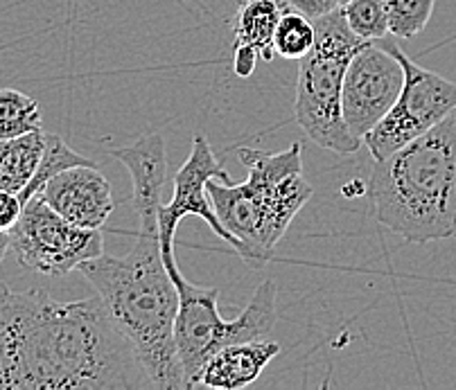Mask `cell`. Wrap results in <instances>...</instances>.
I'll return each instance as SVG.
<instances>
[{"instance_id": "obj_1", "label": "cell", "mask_w": 456, "mask_h": 390, "mask_svg": "<svg viewBox=\"0 0 456 390\" xmlns=\"http://www.w3.org/2000/svg\"><path fill=\"white\" fill-rule=\"evenodd\" d=\"M151 386L100 296L59 303L0 285V388L125 390Z\"/></svg>"}, {"instance_id": "obj_2", "label": "cell", "mask_w": 456, "mask_h": 390, "mask_svg": "<svg viewBox=\"0 0 456 390\" xmlns=\"http://www.w3.org/2000/svg\"><path fill=\"white\" fill-rule=\"evenodd\" d=\"M138 240L122 257L100 256L79 266L116 328L132 343L151 388L183 390L175 343L179 294L160 256L159 210H141Z\"/></svg>"}, {"instance_id": "obj_3", "label": "cell", "mask_w": 456, "mask_h": 390, "mask_svg": "<svg viewBox=\"0 0 456 390\" xmlns=\"http://www.w3.org/2000/svg\"><path fill=\"white\" fill-rule=\"evenodd\" d=\"M369 194L379 226L411 244L456 235V111L370 163Z\"/></svg>"}, {"instance_id": "obj_4", "label": "cell", "mask_w": 456, "mask_h": 390, "mask_svg": "<svg viewBox=\"0 0 456 390\" xmlns=\"http://www.w3.org/2000/svg\"><path fill=\"white\" fill-rule=\"evenodd\" d=\"M238 158L247 181L233 185L210 179L206 192L222 226L235 237L233 251L248 266L263 269L314 190L303 176L301 142L282 151L242 147Z\"/></svg>"}, {"instance_id": "obj_5", "label": "cell", "mask_w": 456, "mask_h": 390, "mask_svg": "<svg viewBox=\"0 0 456 390\" xmlns=\"http://www.w3.org/2000/svg\"><path fill=\"white\" fill-rule=\"evenodd\" d=\"M316 39L310 53L301 59L297 79L294 116L314 145L339 156L357 154L362 140L353 138L341 113L346 68L364 45L346 23L339 10L312 20Z\"/></svg>"}, {"instance_id": "obj_6", "label": "cell", "mask_w": 456, "mask_h": 390, "mask_svg": "<svg viewBox=\"0 0 456 390\" xmlns=\"http://www.w3.org/2000/svg\"><path fill=\"white\" fill-rule=\"evenodd\" d=\"M170 278L179 294L175 343L185 388L200 386L204 366L215 352L233 343L257 341L276 328L278 285L273 280L257 287L240 316L226 321L219 313V289L194 285L181 273V269L172 271Z\"/></svg>"}, {"instance_id": "obj_7", "label": "cell", "mask_w": 456, "mask_h": 390, "mask_svg": "<svg viewBox=\"0 0 456 390\" xmlns=\"http://www.w3.org/2000/svg\"><path fill=\"white\" fill-rule=\"evenodd\" d=\"M384 45L398 57L404 70L403 91L395 104L388 109L387 116L362 138L369 147L373 160L394 154L400 147L409 145L411 140L420 138L436 125H441L447 116L456 111V84L441 77L434 70L418 66L413 59L403 53L398 44L387 41Z\"/></svg>"}, {"instance_id": "obj_8", "label": "cell", "mask_w": 456, "mask_h": 390, "mask_svg": "<svg viewBox=\"0 0 456 390\" xmlns=\"http://www.w3.org/2000/svg\"><path fill=\"white\" fill-rule=\"evenodd\" d=\"M10 251L23 269L59 278L102 256L104 237L97 228L66 222L44 199L32 197L10 231Z\"/></svg>"}, {"instance_id": "obj_9", "label": "cell", "mask_w": 456, "mask_h": 390, "mask_svg": "<svg viewBox=\"0 0 456 390\" xmlns=\"http://www.w3.org/2000/svg\"><path fill=\"white\" fill-rule=\"evenodd\" d=\"M404 70L384 39L364 41L346 68L341 113L353 138L362 140L395 104Z\"/></svg>"}, {"instance_id": "obj_10", "label": "cell", "mask_w": 456, "mask_h": 390, "mask_svg": "<svg viewBox=\"0 0 456 390\" xmlns=\"http://www.w3.org/2000/svg\"><path fill=\"white\" fill-rule=\"evenodd\" d=\"M210 179H219L224 183H231V176L226 174L224 165L215 156L213 147L206 140V135L197 134L192 140V151L183 167L175 174V197L170 203H163L159 207V241L160 256L166 262L167 273L179 269L175 253V237L181 219L185 217H201L210 226V231L222 237L228 246L235 248V237L222 226L210 203L206 185Z\"/></svg>"}, {"instance_id": "obj_11", "label": "cell", "mask_w": 456, "mask_h": 390, "mask_svg": "<svg viewBox=\"0 0 456 390\" xmlns=\"http://www.w3.org/2000/svg\"><path fill=\"white\" fill-rule=\"evenodd\" d=\"M37 197L44 199L66 222L82 228H100L116 210L113 190L97 165H77L57 174L41 188Z\"/></svg>"}, {"instance_id": "obj_12", "label": "cell", "mask_w": 456, "mask_h": 390, "mask_svg": "<svg viewBox=\"0 0 456 390\" xmlns=\"http://www.w3.org/2000/svg\"><path fill=\"white\" fill-rule=\"evenodd\" d=\"M281 354V343L247 341L233 343L215 352L204 366L200 386L217 390H240L256 384L265 368Z\"/></svg>"}, {"instance_id": "obj_13", "label": "cell", "mask_w": 456, "mask_h": 390, "mask_svg": "<svg viewBox=\"0 0 456 390\" xmlns=\"http://www.w3.org/2000/svg\"><path fill=\"white\" fill-rule=\"evenodd\" d=\"M132 176L134 212L163 206V188L167 183V151L160 135H142L136 142L109 151Z\"/></svg>"}, {"instance_id": "obj_14", "label": "cell", "mask_w": 456, "mask_h": 390, "mask_svg": "<svg viewBox=\"0 0 456 390\" xmlns=\"http://www.w3.org/2000/svg\"><path fill=\"white\" fill-rule=\"evenodd\" d=\"M44 147V129L19 138L0 140V190L14 194L23 192L39 167Z\"/></svg>"}, {"instance_id": "obj_15", "label": "cell", "mask_w": 456, "mask_h": 390, "mask_svg": "<svg viewBox=\"0 0 456 390\" xmlns=\"http://www.w3.org/2000/svg\"><path fill=\"white\" fill-rule=\"evenodd\" d=\"M282 16L281 0H247L233 19L235 45H251L260 53V59L272 61L273 34Z\"/></svg>"}, {"instance_id": "obj_16", "label": "cell", "mask_w": 456, "mask_h": 390, "mask_svg": "<svg viewBox=\"0 0 456 390\" xmlns=\"http://www.w3.org/2000/svg\"><path fill=\"white\" fill-rule=\"evenodd\" d=\"M44 116L39 102L16 88H0V140L41 131Z\"/></svg>"}, {"instance_id": "obj_17", "label": "cell", "mask_w": 456, "mask_h": 390, "mask_svg": "<svg viewBox=\"0 0 456 390\" xmlns=\"http://www.w3.org/2000/svg\"><path fill=\"white\" fill-rule=\"evenodd\" d=\"M77 165H95L91 158L82 156L79 151H75L73 147H69L59 138L57 134H45V147H44V154H41L39 160V167H37L35 176L32 181L28 183V188L19 194V199L25 203L29 201L32 197L41 192L45 183L50 179H54L57 174L66 172L70 167H77Z\"/></svg>"}, {"instance_id": "obj_18", "label": "cell", "mask_w": 456, "mask_h": 390, "mask_svg": "<svg viewBox=\"0 0 456 390\" xmlns=\"http://www.w3.org/2000/svg\"><path fill=\"white\" fill-rule=\"evenodd\" d=\"M316 39L314 23L301 12L282 10L278 20L276 34H273V53L287 61H301L312 50Z\"/></svg>"}, {"instance_id": "obj_19", "label": "cell", "mask_w": 456, "mask_h": 390, "mask_svg": "<svg viewBox=\"0 0 456 390\" xmlns=\"http://www.w3.org/2000/svg\"><path fill=\"white\" fill-rule=\"evenodd\" d=\"M387 10L388 34L413 39L428 28L434 14V0H382Z\"/></svg>"}, {"instance_id": "obj_20", "label": "cell", "mask_w": 456, "mask_h": 390, "mask_svg": "<svg viewBox=\"0 0 456 390\" xmlns=\"http://www.w3.org/2000/svg\"><path fill=\"white\" fill-rule=\"evenodd\" d=\"M341 14L360 39H384L388 34L387 10L382 0H350L348 5L341 7Z\"/></svg>"}, {"instance_id": "obj_21", "label": "cell", "mask_w": 456, "mask_h": 390, "mask_svg": "<svg viewBox=\"0 0 456 390\" xmlns=\"http://www.w3.org/2000/svg\"><path fill=\"white\" fill-rule=\"evenodd\" d=\"M281 3L285 5V10L301 12V14L307 16L310 20L321 19V16L339 10V3H337V0H281Z\"/></svg>"}, {"instance_id": "obj_22", "label": "cell", "mask_w": 456, "mask_h": 390, "mask_svg": "<svg viewBox=\"0 0 456 390\" xmlns=\"http://www.w3.org/2000/svg\"><path fill=\"white\" fill-rule=\"evenodd\" d=\"M20 212H23V201L19 194L0 190V232H10L19 222Z\"/></svg>"}, {"instance_id": "obj_23", "label": "cell", "mask_w": 456, "mask_h": 390, "mask_svg": "<svg viewBox=\"0 0 456 390\" xmlns=\"http://www.w3.org/2000/svg\"><path fill=\"white\" fill-rule=\"evenodd\" d=\"M257 61H260V53L256 48H251V45H235L233 70L238 77H251Z\"/></svg>"}, {"instance_id": "obj_24", "label": "cell", "mask_w": 456, "mask_h": 390, "mask_svg": "<svg viewBox=\"0 0 456 390\" xmlns=\"http://www.w3.org/2000/svg\"><path fill=\"white\" fill-rule=\"evenodd\" d=\"M7 251H10V232H0V262L5 260Z\"/></svg>"}, {"instance_id": "obj_25", "label": "cell", "mask_w": 456, "mask_h": 390, "mask_svg": "<svg viewBox=\"0 0 456 390\" xmlns=\"http://www.w3.org/2000/svg\"><path fill=\"white\" fill-rule=\"evenodd\" d=\"M337 3H339V7H344V5H348L350 0H337Z\"/></svg>"}]
</instances>
